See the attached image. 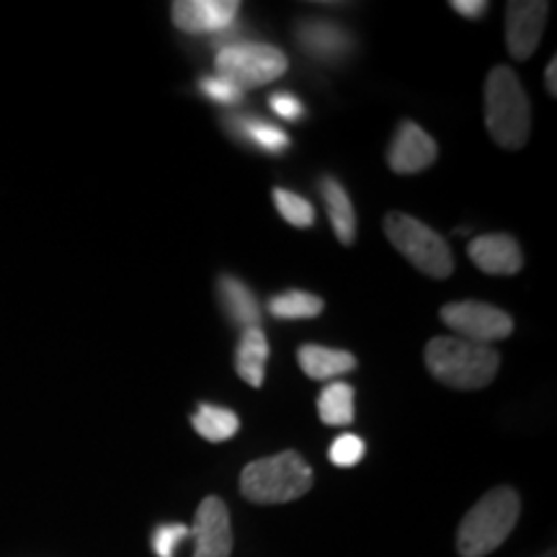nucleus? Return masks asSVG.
<instances>
[{
  "instance_id": "nucleus-10",
  "label": "nucleus",
  "mask_w": 557,
  "mask_h": 557,
  "mask_svg": "<svg viewBox=\"0 0 557 557\" xmlns=\"http://www.w3.org/2000/svg\"><path fill=\"white\" fill-rule=\"evenodd\" d=\"M238 0H178L171 18L186 34H227L238 21Z\"/></svg>"
},
{
  "instance_id": "nucleus-1",
  "label": "nucleus",
  "mask_w": 557,
  "mask_h": 557,
  "mask_svg": "<svg viewBox=\"0 0 557 557\" xmlns=\"http://www.w3.org/2000/svg\"><path fill=\"white\" fill-rule=\"evenodd\" d=\"M521 513V498L513 487L500 485L487 491L465 513L457 529L459 557H485L504 545Z\"/></svg>"
},
{
  "instance_id": "nucleus-14",
  "label": "nucleus",
  "mask_w": 557,
  "mask_h": 557,
  "mask_svg": "<svg viewBox=\"0 0 557 557\" xmlns=\"http://www.w3.org/2000/svg\"><path fill=\"white\" fill-rule=\"evenodd\" d=\"M218 295H220L222 310L227 312V318L233 320V325H238L243 331L259 329L261 308H259V299H256L248 284H243L240 278L235 276L222 274L218 278Z\"/></svg>"
},
{
  "instance_id": "nucleus-29",
  "label": "nucleus",
  "mask_w": 557,
  "mask_h": 557,
  "mask_svg": "<svg viewBox=\"0 0 557 557\" xmlns=\"http://www.w3.org/2000/svg\"><path fill=\"white\" fill-rule=\"evenodd\" d=\"M537 557H557V555H555V549H547V553H542Z\"/></svg>"
},
{
  "instance_id": "nucleus-22",
  "label": "nucleus",
  "mask_w": 557,
  "mask_h": 557,
  "mask_svg": "<svg viewBox=\"0 0 557 557\" xmlns=\"http://www.w3.org/2000/svg\"><path fill=\"white\" fill-rule=\"evenodd\" d=\"M271 199H274V207L278 209V214H282L289 225L295 227L315 225V207H312L305 197H299V194H292L287 189H274L271 191Z\"/></svg>"
},
{
  "instance_id": "nucleus-27",
  "label": "nucleus",
  "mask_w": 557,
  "mask_h": 557,
  "mask_svg": "<svg viewBox=\"0 0 557 557\" xmlns=\"http://www.w3.org/2000/svg\"><path fill=\"white\" fill-rule=\"evenodd\" d=\"M451 11H457L465 18H480L487 13L485 0H451Z\"/></svg>"
},
{
  "instance_id": "nucleus-26",
  "label": "nucleus",
  "mask_w": 557,
  "mask_h": 557,
  "mask_svg": "<svg viewBox=\"0 0 557 557\" xmlns=\"http://www.w3.org/2000/svg\"><path fill=\"white\" fill-rule=\"evenodd\" d=\"M269 107L278 116V120L299 122L305 116L302 101H299L295 94H289V90H276V94H271Z\"/></svg>"
},
{
  "instance_id": "nucleus-15",
  "label": "nucleus",
  "mask_w": 557,
  "mask_h": 557,
  "mask_svg": "<svg viewBox=\"0 0 557 557\" xmlns=\"http://www.w3.org/2000/svg\"><path fill=\"white\" fill-rule=\"evenodd\" d=\"M225 127L235 139L253 145V148L269 152V156H278V152H284L289 148L287 132L274 127V124L259 120V116L230 114L225 120Z\"/></svg>"
},
{
  "instance_id": "nucleus-12",
  "label": "nucleus",
  "mask_w": 557,
  "mask_h": 557,
  "mask_svg": "<svg viewBox=\"0 0 557 557\" xmlns=\"http://www.w3.org/2000/svg\"><path fill=\"white\" fill-rule=\"evenodd\" d=\"M470 259L480 271L493 276H511L519 274L524 267V253L517 238L506 233L480 235L470 243Z\"/></svg>"
},
{
  "instance_id": "nucleus-3",
  "label": "nucleus",
  "mask_w": 557,
  "mask_h": 557,
  "mask_svg": "<svg viewBox=\"0 0 557 557\" xmlns=\"http://www.w3.org/2000/svg\"><path fill=\"white\" fill-rule=\"evenodd\" d=\"M485 127L506 150L524 148L532 132L527 90L511 67H493L485 81Z\"/></svg>"
},
{
  "instance_id": "nucleus-28",
  "label": "nucleus",
  "mask_w": 557,
  "mask_h": 557,
  "mask_svg": "<svg viewBox=\"0 0 557 557\" xmlns=\"http://www.w3.org/2000/svg\"><path fill=\"white\" fill-rule=\"evenodd\" d=\"M545 86L549 90V96H557V58L549 60V65L545 70Z\"/></svg>"
},
{
  "instance_id": "nucleus-4",
  "label": "nucleus",
  "mask_w": 557,
  "mask_h": 557,
  "mask_svg": "<svg viewBox=\"0 0 557 557\" xmlns=\"http://www.w3.org/2000/svg\"><path fill=\"white\" fill-rule=\"evenodd\" d=\"M312 468L295 449L248 462L240 472V493L250 504L276 506L308 496Z\"/></svg>"
},
{
  "instance_id": "nucleus-6",
  "label": "nucleus",
  "mask_w": 557,
  "mask_h": 557,
  "mask_svg": "<svg viewBox=\"0 0 557 557\" xmlns=\"http://www.w3.org/2000/svg\"><path fill=\"white\" fill-rule=\"evenodd\" d=\"M218 75L235 83L240 90L267 86L287 73V54L263 41H233L225 45L214 58Z\"/></svg>"
},
{
  "instance_id": "nucleus-18",
  "label": "nucleus",
  "mask_w": 557,
  "mask_h": 557,
  "mask_svg": "<svg viewBox=\"0 0 557 557\" xmlns=\"http://www.w3.org/2000/svg\"><path fill=\"white\" fill-rule=\"evenodd\" d=\"M267 361H269V341L267 333L259 329L243 331L240 344L235 348V372L240 374L243 382H248L250 387L263 385V374H267Z\"/></svg>"
},
{
  "instance_id": "nucleus-19",
  "label": "nucleus",
  "mask_w": 557,
  "mask_h": 557,
  "mask_svg": "<svg viewBox=\"0 0 557 557\" xmlns=\"http://www.w3.org/2000/svg\"><path fill=\"white\" fill-rule=\"evenodd\" d=\"M354 393L351 385L346 382H331L323 393L318 395V416L325 426H348L354 423L357 408H354Z\"/></svg>"
},
{
  "instance_id": "nucleus-8",
  "label": "nucleus",
  "mask_w": 557,
  "mask_h": 557,
  "mask_svg": "<svg viewBox=\"0 0 557 557\" xmlns=\"http://www.w3.org/2000/svg\"><path fill=\"white\" fill-rule=\"evenodd\" d=\"M549 3L545 0H511L506 11V47L513 60L524 62L537 52L547 24Z\"/></svg>"
},
{
  "instance_id": "nucleus-11",
  "label": "nucleus",
  "mask_w": 557,
  "mask_h": 557,
  "mask_svg": "<svg viewBox=\"0 0 557 557\" xmlns=\"http://www.w3.org/2000/svg\"><path fill=\"white\" fill-rule=\"evenodd\" d=\"M436 156L438 148L434 137L423 127H418L416 122H403L395 132L393 143H389L387 163L400 176H413V173L426 171Z\"/></svg>"
},
{
  "instance_id": "nucleus-7",
  "label": "nucleus",
  "mask_w": 557,
  "mask_h": 557,
  "mask_svg": "<svg viewBox=\"0 0 557 557\" xmlns=\"http://www.w3.org/2000/svg\"><path fill=\"white\" fill-rule=\"evenodd\" d=\"M438 315L447 329L457 333V338H468L485 346H491V341L508 338L513 331V318L508 312L493 308V305L475 302V299L444 305Z\"/></svg>"
},
{
  "instance_id": "nucleus-17",
  "label": "nucleus",
  "mask_w": 557,
  "mask_h": 557,
  "mask_svg": "<svg viewBox=\"0 0 557 557\" xmlns=\"http://www.w3.org/2000/svg\"><path fill=\"white\" fill-rule=\"evenodd\" d=\"M318 189L325 201V209H329L333 233H336V238L344 246H351L354 238H357V212H354V205L348 199L346 189L333 176L320 178Z\"/></svg>"
},
{
  "instance_id": "nucleus-25",
  "label": "nucleus",
  "mask_w": 557,
  "mask_h": 557,
  "mask_svg": "<svg viewBox=\"0 0 557 557\" xmlns=\"http://www.w3.org/2000/svg\"><path fill=\"white\" fill-rule=\"evenodd\" d=\"M191 534L189 527L184 524H160L152 532V553L158 557H176V549L181 542Z\"/></svg>"
},
{
  "instance_id": "nucleus-21",
  "label": "nucleus",
  "mask_w": 557,
  "mask_h": 557,
  "mask_svg": "<svg viewBox=\"0 0 557 557\" xmlns=\"http://www.w3.org/2000/svg\"><path fill=\"white\" fill-rule=\"evenodd\" d=\"M325 302L318 295H310V292H284V295H276L269 299V312L276 320H310L318 318L323 312Z\"/></svg>"
},
{
  "instance_id": "nucleus-23",
  "label": "nucleus",
  "mask_w": 557,
  "mask_h": 557,
  "mask_svg": "<svg viewBox=\"0 0 557 557\" xmlns=\"http://www.w3.org/2000/svg\"><path fill=\"white\" fill-rule=\"evenodd\" d=\"M367 455V444L364 438L354 436V434H341L336 442L331 444V462L336 465V468H354V465H359L361 459Z\"/></svg>"
},
{
  "instance_id": "nucleus-24",
  "label": "nucleus",
  "mask_w": 557,
  "mask_h": 557,
  "mask_svg": "<svg viewBox=\"0 0 557 557\" xmlns=\"http://www.w3.org/2000/svg\"><path fill=\"white\" fill-rule=\"evenodd\" d=\"M199 88L209 101L222 103V107H235V103H240L243 96H246V90H240L235 83L222 78V75H207V78L199 81Z\"/></svg>"
},
{
  "instance_id": "nucleus-20",
  "label": "nucleus",
  "mask_w": 557,
  "mask_h": 557,
  "mask_svg": "<svg viewBox=\"0 0 557 557\" xmlns=\"http://www.w3.org/2000/svg\"><path fill=\"white\" fill-rule=\"evenodd\" d=\"M191 426L207 442H227L240 431V418L230 408L201 403L197 413L191 416Z\"/></svg>"
},
{
  "instance_id": "nucleus-16",
  "label": "nucleus",
  "mask_w": 557,
  "mask_h": 557,
  "mask_svg": "<svg viewBox=\"0 0 557 557\" xmlns=\"http://www.w3.org/2000/svg\"><path fill=\"white\" fill-rule=\"evenodd\" d=\"M299 367L305 369V374L312 380H333L341 374L357 369V357L344 351V348H329L318 344H305L297 351Z\"/></svg>"
},
{
  "instance_id": "nucleus-13",
  "label": "nucleus",
  "mask_w": 557,
  "mask_h": 557,
  "mask_svg": "<svg viewBox=\"0 0 557 557\" xmlns=\"http://www.w3.org/2000/svg\"><path fill=\"white\" fill-rule=\"evenodd\" d=\"M297 45L302 47L310 58L333 62L346 58V54L354 50V37L344 29V26L331 24V21L310 18L297 26Z\"/></svg>"
},
{
  "instance_id": "nucleus-9",
  "label": "nucleus",
  "mask_w": 557,
  "mask_h": 557,
  "mask_svg": "<svg viewBox=\"0 0 557 557\" xmlns=\"http://www.w3.org/2000/svg\"><path fill=\"white\" fill-rule=\"evenodd\" d=\"M194 557H230L233 555V524L225 500L207 496L194 517Z\"/></svg>"
},
{
  "instance_id": "nucleus-2",
  "label": "nucleus",
  "mask_w": 557,
  "mask_h": 557,
  "mask_svg": "<svg viewBox=\"0 0 557 557\" xmlns=\"http://www.w3.org/2000/svg\"><path fill=\"white\" fill-rule=\"evenodd\" d=\"M423 359L442 385L455 389H483L491 385L500 367L496 348L457 336L431 338Z\"/></svg>"
},
{
  "instance_id": "nucleus-5",
  "label": "nucleus",
  "mask_w": 557,
  "mask_h": 557,
  "mask_svg": "<svg viewBox=\"0 0 557 557\" xmlns=\"http://www.w3.org/2000/svg\"><path fill=\"white\" fill-rule=\"evenodd\" d=\"M385 233L395 250L413 267L431 278H447L455 271L449 243L423 225L421 220L403 212H389L385 218Z\"/></svg>"
}]
</instances>
